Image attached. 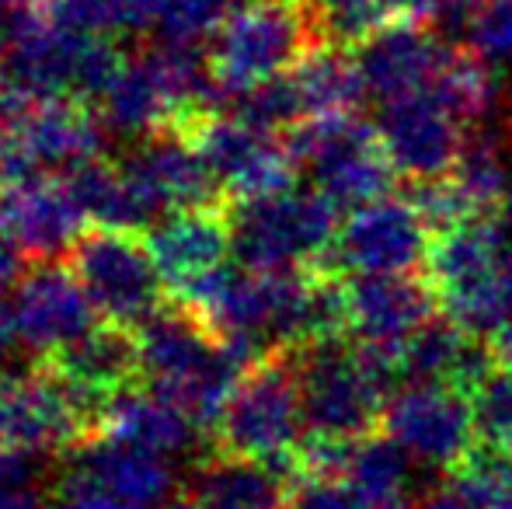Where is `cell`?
<instances>
[{"instance_id": "obj_1", "label": "cell", "mask_w": 512, "mask_h": 509, "mask_svg": "<svg viewBox=\"0 0 512 509\" xmlns=\"http://www.w3.org/2000/svg\"><path fill=\"white\" fill-rule=\"evenodd\" d=\"M140 377L150 391L178 405L199 429L213 433L244 367L234 349L189 304H161L140 328Z\"/></svg>"}, {"instance_id": "obj_2", "label": "cell", "mask_w": 512, "mask_h": 509, "mask_svg": "<svg viewBox=\"0 0 512 509\" xmlns=\"http://www.w3.org/2000/svg\"><path fill=\"white\" fill-rule=\"evenodd\" d=\"M304 433L297 349L283 346L269 349L241 374L213 426V443L223 454L276 464L297 485V447Z\"/></svg>"}, {"instance_id": "obj_3", "label": "cell", "mask_w": 512, "mask_h": 509, "mask_svg": "<svg viewBox=\"0 0 512 509\" xmlns=\"http://www.w3.org/2000/svg\"><path fill=\"white\" fill-rule=\"evenodd\" d=\"M324 39L317 0H244L209 39V70L223 102L283 77Z\"/></svg>"}, {"instance_id": "obj_4", "label": "cell", "mask_w": 512, "mask_h": 509, "mask_svg": "<svg viewBox=\"0 0 512 509\" xmlns=\"http://www.w3.org/2000/svg\"><path fill=\"white\" fill-rule=\"evenodd\" d=\"M286 147L300 171L314 178L338 210H359L384 196H394L398 168L384 147L377 123H366L356 112L307 116L283 129Z\"/></svg>"}, {"instance_id": "obj_5", "label": "cell", "mask_w": 512, "mask_h": 509, "mask_svg": "<svg viewBox=\"0 0 512 509\" xmlns=\"http://www.w3.org/2000/svg\"><path fill=\"white\" fill-rule=\"evenodd\" d=\"M509 224L502 213H481L467 224L436 234L425 255V276L439 293V304L457 325L474 335H495L506 311Z\"/></svg>"}, {"instance_id": "obj_6", "label": "cell", "mask_w": 512, "mask_h": 509, "mask_svg": "<svg viewBox=\"0 0 512 509\" xmlns=\"http://www.w3.org/2000/svg\"><path fill=\"white\" fill-rule=\"evenodd\" d=\"M297 349L307 433L370 436L384 422L394 374L349 335L310 342Z\"/></svg>"}, {"instance_id": "obj_7", "label": "cell", "mask_w": 512, "mask_h": 509, "mask_svg": "<svg viewBox=\"0 0 512 509\" xmlns=\"http://www.w3.org/2000/svg\"><path fill=\"white\" fill-rule=\"evenodd\" d=\"M234 258L251 269H317L338 238V206L317 189H286L276 196L230 203Z\"/></svg>"}, {"instance_id": "obj_8", "label": "cell", "mask_w": 512, "mask_h": 509, "mask_svg": "<svg viewBox=\"0 0 512 509\" xmlns=\"http://www.w3.org/2000/svg\"><path fill=\"white\" fill-rule=\"evenodd\" d=\"M171 489V457L95 433L70 447L53 509H161Z\"/></svg>"}, {"instance_id": "obj_9", "label": "cell", "mask_w": 512, "mask_h": 509, "mask_svg": "<svg viewBox=\"0 0 512 509\" xmlns=\"http://www.w3.org/2000/svg\"><path fill=\"white\" fill-rule=\"evenodd\" d=\"M102 422V408L84 398L60 370H4L0 374V447L32 450H70L88 440Z\"/></svg>"}, {"instance_id": "obj_10", "label": "cell", "mask_w": 512, "mask_h": 509, "mask_svg": "<svg viewBox=\"0 0 512 509\" xmlns=\"http://www.w3.org/2000/svg\"><path fill=\"white\" fill-rule=\"evenodd\" d=\"M67 265L88 290L98 318L122 328H140L164 304V279L150 255L147 241H136L133 231L98 227L81 234L70 248Z\"/></svg>"}, {"instance_id": "obj_11", "label": "cell", "mask_w": 512, "mask_h": 509, "mask_svg": "<svg viewBox=\"0 0 512 509\" xmlns=\"http://www.w3.org/2000/svg\"><path fill=\"white\" fill-rule=\"evenodd\" d=\"M102 119L81 98H35L14 133L0 140V178L21 182L35 175H70L102 157Z\"/></svg>"}, {"instance_id": "obj_12", "label": "cell", "mask_w": 512, "mask_h": 509, "mask_svg": "<svg viewBox=\"0 0 512 509\" xmlns=\"http://www.w3.org/2000/svg\"><path fill=\"white\" fill-rule=\"evenodd\" d=\"M185 133L206 157L227 203H244V199H262L293 189L300 168L283 133L251 126L227 109L199 119Z\"/></svg>"}, {"instance_id": "obj_13", "label": "cell", "mask_w": 512, "mask_h": 509, "mask_svg": "<svg viewBox=\"0 0 512 509\" xmlns=\"http://www.w3.org/2000/svg\"><path fill=\"white\" fill-rule=\"evenodd\" d=\"M429 238L422 217L405 196H384L349 213L331 252L310 272L321 276H359V272H411L425 269Z\"/></svg>"}, {"instance_id": "obj_14", "label": "cell", "mask_w": 512, "mask_h": 509, "mask_svg": "<svg viewBox=\"0 0 512 509\" xmlns=\"http://www.w3.org/2000/svg\"><path fill=\"white\" fill-rule=\"evenodd\" d=\"M380 429L408 450L411 461L446 471L478 443L471 398L446 384H405L394 391Z\"/></svg>"}, {"instance_id": "obj_15", "label": "cell", "mask_w": 512, "mask_h": 509, "mask_svg": "<svg viewBox=\"0 0 512 509\" xmlns=\"http://www.w3.org/2000/svg\"><path fill=\"white\" fill-rule=\"evenodd\" d=\"M122 168L129 171L140 189L143 203L150 206L154 220L175 210H199V206H230L220 182L209 171L206 157L182 129H157L143 136L136 150H129Z\"/></svg>"}, {"instance_id": "obj_16", "label": "cell", "mask_w": 512, "mask_h": 509, "mask_svg": "<svg viewBox=\"0 0 512 509\" xmlns=\"http://www.w3.org/2000/svg\"><path fill=\"white\" fill-rule=\"evenodd\" d=\"M84 210L60 175L7 182L0 196V238L28 262H56L81 238Z\"/></svg>"}, {"instance_id": "obj_17", "label": "cell", "mask_w": 512, "mask_h": 509, "mask_svg": "<svg viewBox=\"0 0 512 509\" xmlns=\"http://www.w3.org/2000/svg\"><path fill=\"white\" fill-rule=\"evenodd\" d=\"M11 318L25 353H42L53 360L56 353L88 335L95 328V304L74 272L53 262H35L28 276H21L11 297Z\"/></svg>"}, {"instance_id": "obj_18", "label": "cell", "mask_w": 512, "mask_h": 509, "mask_svg": "<svg viewBox=\"0 0 512 509\" xmlns=\"http://www.w3.org/2000/svg\"><path fill=\"white\" fill-rule=\"evenodd\" d=\"M345 300H349L352 339L391 349H401L425 321L443 311L425 269L359 272V276L345 279Z\"/></svg>"}, {"instance_id": "obj_19", "label": "cell", "mask_w": 512, "mask_h": 509, "mask_svg": "<svg viewBox=\"0 0 512 509\" xmlns=\"http://www.w3.org/2000/svg\"><path fill=\"white\" fill-rule=\"evenodd\" d=\"M377 126L387 154L405 182L450 175L467 143V126L432 91H415V95L380 102Z\"/></svg>"}, {"instance_id": "obj_20", "label": "cell", "mask_w": 512, "mask_h": 509, "mask_svg": "<svg viewBox=\"0 0 512 509\" xmlns=\"http://www.w3.org/2000/svg\"><path fill=\"white\" fill-rule=\"evenodd\" d=\"M147 248L157 262L164 286L182 293L234 252L227 206H199V210H175L147 227Z\"/></svg>"}, {"instance_id": "obj_21", "label": "cell", "mask_w": 512, "mask_h": 509, "mask_svg": "<svg viewBox=\"0 0 512 509\" xmlns=\"http://www.w3.org/2000/svg\"><path fill=\"white\" fill-rule=\"evenodd\" d=\"M446 46L450 42L439 39L432 25L398 21V25H387L384 32H377L370 42H363L356 56L370 95L380 102H391V98L429 88L446 56Z\"/></svg>"}, {"instance_id": "obj_22", "label": "cell", "mask_w": 512, "mask_h": 509, "mask_svg": "<svg viewBox=\"0 0 512 509\" xmlns=\"http://www.w3.org/2000/svg\"><path fill=\"white\" fill-rule=\"evenodd\" d=\"M53 367L67 377L84 398H91L105 412V405L119 391L133 387L140 377V346H136V328L122 325H95L88 335L70 342L63 353L53 356Z\"/></svg>"}, {"instance_id": "obj_23", "label": "cell", "mask_w": 512, "mask_h": 509, "mask_svg": "<svg viewBox=\"0 0 512 509\" xmlns=\"http://www.w3.org/2000/svg\"><path fill=\"white\" fill-rule=\"evenodd\" d=\"M189 496L203 509H286L293 482L269 461L216 450L192 471Z\"/></svg>"}, {"instance_id": "obj_24", "label": "cell", "mask_w": 512, "mask_h": 509, "mask_svg": "<svg viewBox=\"0 0 512 509\" xmlns=\"http://www.w3.org/2000/svg\"><path fill=\"white\" fill-rule=\"evenodd\" d=\"M196 429L199 426L182 408L171 405L157 391H150V387H126V391H119L105 405L95 433L136 443V447H147L164 457H178L192 447V433Z\"/></svg>"}, {"instance_id": "obj_25", "label": "cell", "mask_w": 512, "mask_h": 509, "mask_svg": "<svg viewBox=\"0 0 512 509\" xmlns=\"http://www.w3.org/2000/svg\"><path fill=\"white\" fill-rule=\"evenodd\" d=\"M286 77L297 91L304 119L328 116V112H359L370 98L356 49L335 46V42H321L317 49H310Z\"/></svg>"}, {"instance_id": "obj_26", "label": "cell", "mask_w": 512, "mask_h": 509, "mask_svg": "<svg viewBox=\"0 0 512 509\" xmlns=\"http://www.w3.org/2000/svg\"><path fill=\"white\" fill-rule=\"evenodd\" d=\"M425 91H432L467 129L485 126L499 109V74L492 70V60L467 42L446 46L443 63Z\"/></svg>"}, {"instance_id": "obj_27", "label": "cell", "mask_w": 512, "mask_h": 509, "mask_svg": "<svg viewBox=\"0 0 512 509\" xmlns=\"http://www.w3.org/2000/svg\"><path fill=\"white\" fill-rule=\"evenodd\" d=\"M471 332L464 325L450 318L446 311H439L436 318H429L415 335L401 346L398 370L401 384H446L453 381L460 356H464Z\"/></svg>"}, {"instance_id": "obj_28", "label": "cell", "mask_w": 512, "mask_h": 509, "mask_svg": "<svg viewBox=\"0 0 512 509\" xmlns=\"http://www.w3.org/2000/svg\"><path fill=\"white\" fill-rule=\"evenodd\" d=\"M408 461V450L398 440H391L384 429H377L370 436H359L345 482H352L377 506H405L411 485Z\"/></svg>"}, {"instance_id": "obj_29", "label": "cell", "mask_w": 512, "mask_h": 509, "mask_svg": "<svg viewBox=\"0 0 512 509\" xmlns=\"http://www.w3.org/2000/svg\"><path fill=\"white\" fill-rule=\"evenodd\" d=\"M446 482L471 509H512V450L474 443L450 471Z\"/></svg>"}, {"instance_id": "obj_30", "label": "cell", "mask_w": 512, "mask_h": 509, "mask_svg": "<svg viewBox=\"0 0 512 509\" xmlns=\"http://www.w3.org/2000/svg\"><path fill=\"white\" fill-rule=\"evenodd\" d=\"M453 178L464 185L478 213H502L509 203V171L502 147L485 129H467V143L453 164Z\"/></svg>"}, {"instance_id": "obj_31", "label": "cell", "mask_w": 512, "mask_h": 509, "mask_svg": "<svg viewBox=\"0 0 512 509\" xmlns=\"http://www.w3.org/2000/svg\"><path fill=\"white\" fill-rule=\"evenodd\" d=\"M401 196H405L411 203V210L422 217L425 231H429L432 238L467 224L471 217H481V213L474 210L471 196L464 192V185L453 178V171L450 175H432V178H408Z\"/></svg>"}, {"instance_id": "obj_32", "label": "cell", "mask_w": 512, "mask_h": 509, "mask_svg": "<svg viewBox=\"0 0 512 509\" xmlns=\"http://www.w3.org/2000/svg\"><path fill=\"white\" fill-rule=\"evenodd\" d=\"M0 509H49V475L42 454L0 447Z\"/></svg>"}, {"instance_id": "obj_33", "label": "cell", "mask_w": 512, "mask_h": 509, "mask_svg": "<svg viewBox=\"0 0 512 509\" xmlns=\"http://www.w3.org/2000/svg\"><path fill=\"white\" fill-rule=\"evenodd\" d=\"M457 28L464 32L467 46L492 63L512 56V0H467Z\"/></svg>"}, {"instance_id": "obj_34", "label": "cell", "mask_w": 512, "mask_h": 509, "mask_svg": "<svg viewBox=\"0 0 512 509\" xmlns=\"http://www.w3.org/2000/svg\"><path fill=\"white\" fill-rule=\"evenodd\" d=\"M241 4L244 0H171L168 11L157 21V35L171 42L199 46L203 39H213L223 21Z\"/></svg>"}, {"instance_id": "obj_35", "label": "cell", "mask_w": 512, "mask_h": 509, "mask_svg": "<svg viewBox=\"0 0 512 509\" xmlns=\"http://www.w3.org/2000/svg\"><path fill=\"white\" fill-rule=\"evenodd\" d=\"M478 440L512 450V370L499 367L471 394Z\"/></svg>"}, {"instance_id": "obj_36", "label": "cell", "mask_w": 512, "mask_h": 509, "mask_svg": "<svg viewBox=\"0 0 512 509\" xmlns=\"http://www.w3.org/2000/svg\"><path fill=\"white\" fill-rule=\"evenodd\" d=\"M293 509H384L363 496L352 482H317L300 478L293 485Z\"/></svg>"}, {"instance_id": "obj_37", "label": "cell", "mask_w": 512, "mask_h": 509, "mask_svg": "<svg viewBox=\"0 0 512 509\" xmlns=\"http://www.w3.org/2000/svg\"><path fill=\"white\" fill-rule=\"evenodd\" d=\"M42 11V0H0V42Z\"/></svg>"}, {"instance_id": "obj_38", "label": "cell", "mask_w": 512, "mask_h": 509, "mask_svg": "<svg viewBox=\"0 0 512 509\" xmlns=\"http://www.w3.org/2000/svg\"><path fill=\"white\" fill-rule=\"evenodd\" d=\"M18 283H21V255L0 238V307L11 304Z\"/></svg>"}, {"instance_id": "obj_39", "label": "cell", "mask_w": 512, "mask_h": 509, "mask_svg": "<svg viewBox=\"0 0 512 509\" xmlns=\"http://www.w3.org/2000/svg\"><path fill=\"white\" fill-rule=\"evenodd\" d=\"M411 509H471V506L464 503V496H460L450 482H443V485H429V489L418 492Z\"/></svg>"}, {"instance_id": "obj_40", "label": "cell", "mask_w": 512, "mask_h": 509, "mask_svg": "<svg viewBox=\"0 0 512 509\" xmlns=\"http://www.w3.org/2000/svg\"><path fill=\"white\" fill-rule=\"evenodd\" d=\"M171 0H133L136 7V18H140V28L143 25H157L161 21V14L168 11Z\"/></svg>"}, {"instance_id": "obj_41", "label": "cell", "mask_w": 512, "mask_h": 509, "mask_svg": "<svg viewBox=\"0 0 512 509\" xmlns=\"http://www.w3.org/2000/svg\"><path fill=\"white\" fill-rule=\"evenodd\" d=\"M492 342H495V353H499V363L512 370V318L502 321V328L492 335Z\"/></svg>"}, {"instance_id": "obj_42", "label": "cell", "mask_w": 512, "mask_h": 509, "mask_svg": "<svg viewBox=\"0 0 512 509\" xmlns=\"http://www.w3.org/2000/svg\"><path fill=\"white\" fill-rule=\"evenodd\" d=\"M502 286H506V311H509V318H512V252L506 258V272H502ZM506 318V321H509Z\"/></svg>"}, {"instance_id": "obj_43", "label": "cell", "mask_w": 512, "mask_h": 509, "mask_svg": "<svg viewBox=\"0 0 512 509\" xmlns=\"http://www.w3.org/2000/svg\"><path fill=\"white\" fill-rule=\"evenodd\" d=\"M161 509H203V506H199L192 496H185V499H168V503H164Z\"/></svg>"}, {"instance_id": "obj_44", "label": "cell", "mask_w": 512, "mask_h": 509, "mask_svg": "<svg viewBox=\"0 0 512 509\" xmlns=\"http://www.w3.org/2000/svg\"><path fill=\"white\" fill-rule=\"evenodd\" d=\"M502 217H506V224H509V231H512V196H509L506 210H502Z\"/></svg>"}, {"instance_id": "obj_45", "label": "cell", "mask_w": 512, "mask_h": 509, "mask_svg": "<svg viewBox=\"0 0 512 509\" xmlns=\"http://www.w3.org/2000/svg\"><path fill=\"white\" fill-rule=\"evenodd\" d=\"M0 182H4V178H0Z\"/></svg>"}]
</instances>
